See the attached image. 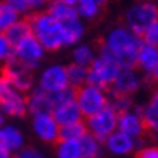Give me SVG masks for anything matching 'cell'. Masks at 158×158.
Listing matches in <instances>:
<instances>
[{"label": "cell", "instance_id": "12", "mask_svg": "<svg viewBox=\"0 0 158 158\" xmlns=\"http://www.w3.org/2000/svg\"><path fill=\"white\" fill-rule=\"evenodd\" d=\"M29 126L34 137L45 145H55L60 140V126L52 116V113L34 114L31 116Z\"/></svg>", "mask_w": 158, "mask_h": 158}, {"label": "cell", "instance_id": "25", "mask_svg": "<svg viewBox=\"0 0 158 158\" xmlns=\"http://www.w3.org/2000/svg\"><path fill=\"white\" fill-rule=\"evenodd\" d=\"M19 18L23 16L16 11V8L11 3L0 2V34H5Z\"/></svg>", "mask_w": 158, "mask_h": 158}, {"label": "cell", "instance_id": "32", "mask_svg": "<svg viewBox=\"0 0 158 158\" xmlns=\"http://www.w3.org/2000/svg\"><path fill=\"white\" fill-rule=\"evenodd\" d=\"M13 158H47V155H45L44 150H40L39 147L27 145L26 143L19 152H16L15 155H13Z\"/></svg>", "mask_w": 158, "mask_h": 158}, {"label": "cell", "instance_id": "3", "mask_svg": "<svg viewBox=\"0 0 158 158\" xmlns=\"http://www.w3.org/2000/svg\"><path fill=\"white\" fill-rule=\"evenodd\" d=\"M158 19V3L153 0H139L124 13V26L135 35L142 37L145 29Z\"/></svg>", "mask_w": 158, "mask_h": 158}, {"label": "cell", "instance_id": "41", "mask_svg": "<svg viewBox=\"0 0 158 158\" xmlns=\"http://www.w3.org/2000/svg\"><path fill=\"white\" fill-rule=\"evenodd\" d=\"M45 2H47V3H50V2H53V0H45Z\"/></svg>", "mask_w": 158, "mask_h": 158}, {"label": "cell", "instance_id": "26", "mask_svg": "<svg viewBox=\"0 0 158 158\" xmlns=\"http://www.w3.org/2000/svg\"><path fill=\"white\" fill-rule=\"evenodd\" d=\"M66 74H68L69 87H73L76 90L79 87H82L84 84H87V74H89L87 68L79 66V64H74V63H68L66 64Z\"/></svg>", "mask_w": 158, "mask_h": 158}, {"label": "cell", "instance_id": "40", "mask_svg": "<svg viewBox=\"0 0 158 158\" xmlns=\"http://www.w3.org/2000/svg\"><path fill=\"white\" fill-rule=\"evenodd\" d=\"M94 2H95L97 5H100V6H105V5H106V2H108V0H94Z\"/></svg>", "mask_w": 158, "mask_h": 158}, {"label": "cell", "instance_id": "22", "mask_svg": "<svg viewBox=\"0 0 158 158\" xmlns=\"http://www.w3.org/2000/svg\"><path fill=\"white\" fill-rule=\"evenodd\" d=\"M95 56H97V47L85 44V42H81V44L71 48V63L79 64V66L89 68L92 61L95 60Z\"/></svg>", "mask_w": 158, "mask_h": 158}, {"label": "cell", "instance_id": "6", "mask_svg": "<svg viewBox=\"0 0 158 158\" xmlns=\"http://www.w3.org/2000/svg\"><path fill=\"white\" fill-rule=\"evenodd\" d=\"M35 87L47 94L53 95L56 92L69 87L68 84V74H66V64L61 63H50L44 66L39 74L35 76Z\"/></svg>", "mask_w": 158, "mask_h": 158}, {"label": "cell", "instance_id": "38", "mask_svg": "<svg viewBox=\"0 0 158 158\" xmlns=\"http://www.w3.org/2000/svg\"><path fill=\"white\" fill-rule=\"evenodd\" d=\"M61 2H64V3H68V5H71V6H76L81 0H61Z\"/></svg>", "mask_w": 158, "mask_h": 158}, {"label": "cell", "instance_id": "31", "mask_svg": "<svg viewBox=\"0 0 158 158\" xmlns=\"http://www.w3.org/2000/svg\"><path fill=\"white\" fill-rule=\"evenodd\" d=\"M13 52H15V47L10 44L5 34H0V66L6 64L13 58Z\"/></svg>", "mask_w": 158, "mask_h": 158}, {"label": "cell", "instance_id": "10", "mask_svg": "<svg viewBox=\"0 0 158 158\" xmlns=\"http://www.w3.org/2000/svg\"><path fill=\"white\" fill-rule=\"evenodd\" d=\"M145 84L143 77L135 68H121L114 82L108 89L110 95H124V97H134L142 90Z\"/></svg>", "mask_w": 158, "mask_h": 158}, {"label": "cell", "instance_id": "24", "mask_svg": "<svg viewBox=\"0 0 158 158\" xmlns=\"http://www.w3.org/2000/svg\"><path fill=\"white\" fill-rule=\"evenodd\" d=\"M79 145H81V158H103V142H100L89 132L79 140Z\"/></svg>", "mask_w": 158, "mask_h": 158}, {"label": "cell", "instance_id": "4", "mask_svg": "<svg viewBox=\"0 0 158 158\" xmlns=\"http://www.w3.org/2000/svg\"><path fill=\"white\" fill-rule=\"evenodd\" d=\"M0 111L6 116V119H23L27 114L26 95L13 87V84L2 73H0Z\"/></svg>", "mask_w": 158, "mask_h": 158}, {"label": "cell", "instance_id": "13", "mask_svg": "<svg viewBox=\"0 0 158 158\" xmlns=\"http://www.w3.org/2000/svg\"><path fill=\"white\" fill-rule=\"evenodd\" d=\"M116 131L123 132V134L129 135V137H132L135 140L143 139L147 129H145V124H143L142 106L140 105H134L132 110L118 114V129Z\"/></svg>", "mask_w": 158, "mask_h": 158}, {"label": "cell", "instance_id": "5", "mask_svg": "<svg viewBox=\"0 0 158 158\" xmlns=\"http://www.w3.org/2000/svg\"><path fill=\"white\" fill-rule=\"evenodd\" d=\"M76 103L81 110L84 119L98 113L110 105V92L94 84H84L76 90Z\"/></svg>", "mask_w": 158, "mask_h": 158}, {"label": "cell", "instance_id": "39", "mask_svg": "<svg viewBox=\"0 0 158 158\" xmlns=\"http://www.w3.org/2000/svg\"><path fill=\"white\" fill-rule=\"evenodd\" d=\"M5 123H6V116H5V114H3L2 111H0V127H2Z\"/></svg>", "mask_w": 158, "mask_h": 158}, {"label": "cell", "instance_id": "33", "mask_svg": "<svg viewBox=\"0 0 158 158\" xmlns=\"http://www.w3.org/2000/svg\"><path fill=\"white\" fill-rule=\"evenodd\" d=\"M52 100H53V105H61V103H68V102H73L76 100V89L73 87H66L60 92L52 95Z\"/></svg>", "mask_w": 158, "mask_h": 158}, {"label": "cell", "instance_id": "2", "mask_svg": "<svg viewBox=\"0 0 158 158\" xmlns=\"http://www.w3.org/2000/svg\"><path fill=\"white\" fill-rule=\"evenodd\" d=\"M27 19L31 23L32 35L40 42L47 53L60 52L64 48V27L47 10L31 13Z\"/></svg>", "mask_w": 158, "mask_h": 158}, {"label": "cell", "instance_id": "18", "mask_svg": "<svg viewBox=\"0 0 158 158\" xmlns=\"http://www.w3.org/2000/svg\"><path fill=\"white\" fill-rule=\"evenodd\" d=\"M52 116L55 118V121L58 123V126H66V124H73V123H79V121H84V116L79 106L76 103V100L73 102H68V103H61V105H56L53 111H52Z\"/></svg>", "mask_w": 158, "mask_h": 158}, {"label": "cell", "instance_id": "11", "mask_svg": "<svg viewBox=\"0 0 158 158\" xmlns=\"http://www.w3.org/2000/svg\"><path fill=\"white\" fill-rule=\"evenodd\" d=\"M0 73L13 84V87L24 95H27L35 87V74L24 68L21 63H18L15 58H11L6 64H3Z\"/></svg>", "mask_w": 158, "mask_h": 158}, {"label": "cell", "instance_id": "27", "mask_svg": "<svg viewBox=\"0 0 158 158\" xmlns=\"http://www.w3.org/2000/svg\"><path fill=\"white\" fill-rule=\"evenodd\" d=\"M85 134H87V126H85L84 121L73 123V124H66V126L60 127V140H74V142H79Z\"/></svg>", "mask_w": 158, "mask_h": 158}, {"label": "cell", "instance_id": "20", "mask_svg": "<svg viewBox=\"0 0 158 158\" xmlns=\"http://www.w3.org/2000/svg\"><path fill=\"white\" fill-rule=\"evenodd\" d=\"M64 27V48H73L74 45L81 44L85 35V24L81 18L68 21L63 24Z\"/></svg>", "mask_w": 158, "mask_h": 158}, {"label": "cell", "instance_id": "36", "mask_svg": "<svg viewBox=\"0 0 158 158\" xmlns=\"http://www.w3.org/2000/svg\"><path fill=\"white\" fill-rule=\"evenodd\" d=\"M0 158H13V153L0 145Z\"/></svg>", "mask_w": 158, "mask_h": 158}, {"label": "cell", "instance_id": "30", "mask_svg": "<svg viewBox=\"0 0 158 158\" xmlns=\"http://www.w3.org/2000/svg\"><path fill=\"white\" fill-rule=\"evenodd\" d=\"M134 100L132 97H124V95H110V106L116 111L118 114L119 113H124V111H129L134 108Z\"/></svg>", "mask_w": 158, "mask_h": 158}, {"label": "cell", "instance_id": "37", "mask_svg": "<svg viewBox=\"0 0 158 158\" xmlns=\"http://www.w3.org/2000/svg\"><path fill=\"white\" fill-rule=\"evenodd\" d=\"M150 81H152V82L156 85V89H158V68L155 69V73H153L152 76H150Z\"/></svg>", "mask_w": 158, "mask_h": 158}, {"label": "cell", "instance_id": "1", "mask_svg": "<svg viewBox=\"0 0 158 158\" xmlns=\"http://www.w3.org/2000/svg\"><path fill=\"white\" fill-rule=\"evenodd\" d=\"M142 45V37L129 31L124 24L114 26L105 34L97 47V53L108 56L119 68H135L137 52Z\"/></svg>", "mask_w": 158, "mask_h": 158}, {"label": "cell", "instance_id": "7", "mask_svg": "<svg viewBox=\"0 0 158 158\" xmlns=\"http://www.w3.org/2000/svg\"><path fill=\"white\" fill-rule=\"evenodd\" d=\"M45 55H47V52L40 45V42L34 35H29L27 39H24L18 45H15L13 58L23 64L24 68L35 73V69H39L42 66V63L45 60Z\"/></svg>", "mask_w": 158, "mask_h": 158}, {"label": "cell", "instance_id": "19", "mask_svg": "<svg viewBox=\"0 0 158 158\" xmlns=\"http://www.w3.org/2000/svg\"><path fill=\"white\" fill-rule=\"evenodd\" d=\"M142 118L147 132L158 134V89L152 92L147 103L142 105Z\"/></svg>", "mask_w": 158, "mask_h": 158}, {"label": "cell", "instance_id": "16", "mask_svg": "<svg viewBox=\"0 0 158 158\" xmlns=\"http://www.w3.org/2000/svg\"><path fill=\"white\" fill-rule=\"evenodd\" d=\"M158 68V47L142 42V45L137 52V60H135V69L143 76L148 77L155 73Z\"/></svg>", "mask_w": 158, "mask_h": 158}, {"label": "cell", "instance_id": "29", "mask_svg": "<svg viewBox=\"0 0 158 158\" xmlns=\"http://www.w3.org/2000/svg\"><path fill=\"white\" fill-rule=\"evenodd\" d=\"M77 15L82 21H94L100 16V11H102V6L97 5L94 0H81L76 5Z\"/></svg>", "mask_w": 158, "mask_h": 158}, {"label": "cell", "instance_id": "21", "mask_svg": "<svg viewBox=\"0 0 158 158\" xmlns=\"http://www.w3.org/2000/svg\"><path fill=\"white\" fill-rule=\"evenodd\" d=\"M45 10H47L55 19H58L61 24L79 18L76 6H71V5H68V3L61 2V0H53V2L47 3Z\"/></svg>", "mask_w": 158, "mask_h": 158}, {"label": "cell", "instance_id": "28", "mask_svg": "<svg viewBox=\"0 0 158 158\" xmlns=\"http://www.w3.org/2000/svg\"><path fill=\"white\" fill-rule=\"evenodd\" d=\"M55 158H81V145L74 140H58L55 143Z\"/></svg>", "mask_w": 158, "mask_h": 158}, {"label": "cell", "instance_id": "17", "mask_svg": "<svg viewBox=\"0 0 158 158\" xmlns=\"http://www.w3.org/2000/svg\"><path fill=\"white\" fill-rule=\"evenodd\" d=\"M26 103H27V114H29V116L52 113L53 108H55L52 95L44 92V90H40L39 87H34L29 94L26 95Z\"/></svg>", "mask_w": 158, "mask_h": 158}, {"label": "cell", "instance_id": "34", "mask_svg": "<svg viewBox=\"0 0 158 158\" xmlns=\"http://www.w3.org/2000/svg\"><path fill=\"white\" fill-rule=\"evenodd\" d=\"M142 42L150 44L153 47H158V19L153 24H150L145 29V32L142 34Z\"/></svg>", "mask_w": 158, "mask_h": 158}, {"label": "cell", "instance_id": "14", "mask_svg": "<svg viewBox=\"0 0 158 158\" xmlns=\"http://www.w3.org/2000/svg\"><path fill=\"white\" fill-rule=\"evenodd\" d=\"M142 145H143L142 140H135V139L129 137V135L119 132V131H114L103 142L105 152L113 155V156H129V155L135 153V150Z\"/></svg>", "mask_w": 158, "mask_h": 158}, {"label": "cell", "instance_id": "8", "mask_svg": "<svg viewBox=\"0 0 158 158\" xmlns=\"http://www.w3.org/2000/svg\"><path fill=\"white\" fill-rule=\"evenodd\" d=\"M84 123L90 135H94L100 142H105L118 129V113L108 105L90 118H85Z\"/></svg>", "mask_w": 158, "mask_h": 158}, {"label": "cell", "instance_id": "9", "mask_svg": "<svg viewBox=\"0 0 158 158\" xmlns=\"http://www.w3.org/2000/svg\"><path fill=\"white\" fill-rule=\"evenodd\" d=\"M89 74H87V84H94L98 87H103L108 90L111 87V84L114 82L118 73L121 71V68L114 63L108 56H103L97 53L95 60L92 61V64L87 68Z\"/></svg>", "mask_w": 158, "mask_h": 158}, {"label": "cell", "instance_id": "15", "mask_svg": "<svg viewBox=\"0 0 158 158\" xmlns=\"http://www.w3.org/2000/svg\"><path fill=\"white\" fill-rule=\"evenodd\" d=\"M0 145L15 155L26 145L24 131L15 123H5L0 127Z\"/></svg>", "mask_w": 158, "mask_h": 158}, {"label": "cell", "instance_id": "23", "mask_svg": "<svg viewBox=\"0 0 158 158\" xmlns=\"http://www.w3.org/2000/svg\"><path fill=\"white\" fill-rule=\"evenodd\" d=\"M29 35H32V29H31V23L26 18H19L15 24H13L8 31L5 32V37L10 40V44L15 47L19 42H23L24 39H27Z\"/></svg>", "mask_w": 158, "mask_h": 158}, {"label": "cell", "instance_id": "35", "mask_svg": "<svg viewBox=\"0 0 158 158\" xmlns=\"http://www.w3.org/2000/svg\"><path fill=\"white\" fill-rule=\"evenodd\" d=\"M135 158H158V145H155V143L145 145L143 143L142 147L135 150Z\"/></svg>", "mask_w": 158, "mask_h": 158}]
</instances>
